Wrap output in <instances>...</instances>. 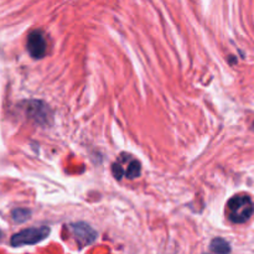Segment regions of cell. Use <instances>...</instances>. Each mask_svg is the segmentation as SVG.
<instances>
[{"mask_svg":"<svg viewBox=\"0 0 254 254\" xmlns=\"http://www.w3.org/2000/svg\"><path fill=\"white\" fill-rule=\"evenodd\" d=\"M254 213L252 198L246 193H238L231 197L226 205V216L233 223H245Z\"/></svg>","mask_w":254,"mask_h":254,"instance_id":"cell-1","label":"cell"},{"mask_svg":"<svg viewBox=\"0 0 254 254\" xmlns=\"http://www.w3.org/2000/svg\"><path fill=\"white\" fill-rule=\"evenodd\" d=\"M140 163L136 159H134L129 154H122L121 158L113 164L112 171L118 180H121L123 176L133 180L140 175Z\"/></svg>","mask_w":254,"mask_h":254,"instance_id":"cell-2","label":"cell"},{"mask_svg":"<svg viewBox=\"0 0 254 254\" xmlns=\"http://www.w3.org/2000/svg\"><path fill=\"white\" fill-rule=\"evenodd\" d=\"M49 227H32L26 228L21 232L16 233L11 237L10 243L12 247H21V246H32L41 242L49 236Z\"/></svg>","mask_w":254,"mask_h":254,"instance_id":"cell-3","label":"cell"},{"mask_svg":"<svg viewBox=\"0 0 254 254\" xmlns=\"http://www.w3.org/2000/svg\"><path fill=\"white\" fill-rule=\"evenodd\" d=\"M27 51L34 59H42L47 54V41L45 35L39 30L30 32L27 36Z\"/></svg>","mask_w":254,"mask_h":254,"instance_id":"cell-4","label":"cell"},{"mask_svg":"<svg viewBox=\"0 0 254 254\" xmlns=\"http://www.w3.org/2000/svg\"><path fill=\"white\" fill-rule=\"evenodd\" d=\"M72 236L81 247L88 246L97 240V232L87 223H72L69 225Z\"/></svg>","mask_w":254,"mask_h":254,"instance_id":"cell-5","label":"cell"},{"mask_svg":"<svg viewBox=\"0 0 254 254\" xmlns=\"http://www.w3.org/2000/svg\"><path fill=\"white\" fill-rule=\"evenodd\" d=\"M30 111V116L40 124H49V119L51 118L50 109L47 108L46 104L42 102H31L27 108Z\"/></svg>","mask_w":254,"mask_h":254,"instance_id":"cell-6","label":"cell"},{"mask_svg":"<svg viewBox=\"0 0 254 254\" xmlns=\"http://www.w3.org/2000/svg\"><path fill=\"white\" fill-rule=\"evenodd\" d=\"M210 250L212 251L213 253H228L231 252V247L225 240L222 238H216L211 242Z\"/></svg>","mask_w":254,"mask_h":254,"instance_id":"cell-7","label":"cell"},{"mask_svg":"<svg viewBox=\"0 0 254 254\" xmlns=\"http://www.w3.org/2000/svg\"><path fill=\"white\" fill-rule=\"evenodd\" d=\"M30 217V211L25 210V208H17L12 212V218L15 220V222H25L27 218Z\"/></svg>","mask_w":254,"mask_h":254,"instance_id":"cell-8","label":"cell"},{"mask_svg":"<svg viewBox=\"0 0 254 254\" xmlns=\"http://www.w3.org/2000/svg\"><path fill=\"white\" fill-rule=\"evenodd\" d=\"M0 236H1V233H0Z\"/></svg>","mask_w":254,"mask_h":254,"instance_id":"cell-9","label":"cell"}]
</instances>
